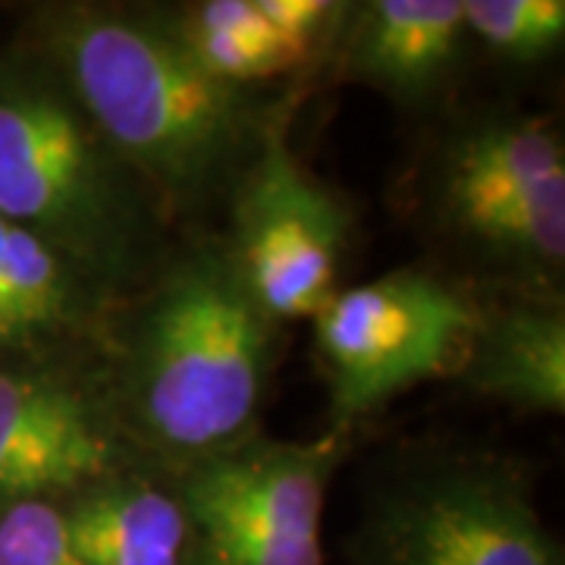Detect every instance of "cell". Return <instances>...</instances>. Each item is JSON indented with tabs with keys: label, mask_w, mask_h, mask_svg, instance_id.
<instances>
[{
	"label": "cell",
	"mask_w": 565,
	"mask_h": 565,
	"mask_svg": "<svg viewBox=\"0 0 565 565\" xmlns=\"http://www.w3.org/2000/svg\"><path fill=\"white\" fill-rule=\"evenodd\" d=\"M51 47L98 136L170 204L204 199L239 161L252 129L243 85L204 73L173 32L70 10Z\"/></svg>",
	"instance_id": "cell-1"
},
{
	"label": "cell",
	"mask_w": 565,
	"mask_h": 565,
	"mask_svg": "<svg viewBox=\"0 0 565 565\" xmlns=\"http://www.w3.org/2000/svg\"><path fill=\"white\" fill-rule=\"evenodd\" d=\"M267 315L230 258L199 255L161 282L136 333L129 390L145 430L177 452L236 446L264 393Z\"/></svg>",
	"instance_id": "cell-2"
},
{
	"label": "cell",
	"mask_w": 565,
	"mask_h": 565,
	"mask_svg": "<svg viewBox=\"0 0 565 565\" xmlns=\"http://www.w3.org/2000/svg\"><path fill=\"white\" fill-rule=\"evenodd\" d=\"M132 173L82 107L54 85H0V217L79 277H122L145 248Z\"/></svg>",
	"instance_id": "cell-3"
},
{
	"label": "cell",
	"mask_w": 565,
	"mask_h": 565,
	"mask_svg": "<svg viewBox=\"0 0 565 565\" xmlns=\"http://www.w3.org/2000/svg\"><path fill=\"white\" fill-rule=\"evenodd\" d=\"M355 565H563L519 471L478 452H437L367 493Z\"/></svg>",
	"instance_id": "cell-4"
},
{
	"label": "cell",
	"mask_w": 565,
	"mask_h": 565,
	"mask_svg": "<svg viewBox=\"0 0 565 565\" xmlns=\"http://www.w3.org/2000/svg\"><path fill=\"white\" fill-rule=\"evenodd\" d=\"M333 462L330 440L236 444L204 456L180 493L189 565H323V490Z\"/></svg>",
	"instance_id": "cell-5"
},
{
	"label": "cell",
	"mask_w": 565,
	"mask_h": 565,
	"mask_svg": "<svg viewBox=\"0 0 565 565\" xmlns=\"http://www.w3.org/2000/svg\"><path fill=\"white\" fill-rule=\"evenodd\" d=\"M475 327L471 305L422 270H396L337 292L315 318L337 418H362L440 374L468 352Z\"/></svg>",
	"instance_id": "cell-6"
},
{
	"label": "cell",
	"mask_w": 565,
	"mask_h": 565,
	"mask_svg": "<svg viewBox=\"0 0 565 565\" xmlns=\"http://www.w3.org/2000/svg\"><path fill=\"white\" fill-rule=\"evenodd\" d=\"M345 211L305 170L280 129H270L236 192L233 255L267 321L318 318L337 296Z\"/></svg>",
	"instance_id": "cell-7"
},
{
	"label": "cell",
	"mask_w": 565,
	"mask_h": 565,
	"mask_svg": "<svg viewBox=\"0 0 565 565\" xmlns=\"http://www.w3.org/2000/svg\"><path fill=\"white\" fill-rule=\"evenodd\" d=\"M114 459V434L79 386L0 371V509L107 481Z\"/></svg>",
	"instance_id": "cell-8"
},
{
	"label": "cell",
	"mask_w": 565,
	"mask_h": 565,
	"mask_svg": "<svg viewBox=\"0 0 565 565\" xmlns=\"http://www.w3.org/2000/svg\"><path fill=\"white\" fill-rule=\"evenodd\" d=\"M565 180L563 141L544 120H490L449 148L440 177L446 214L465 233L546 182Z\"/></svg>",
	"instance_id": "cell-9"
},
{
	"label": "cell",
	"mask_w": 565,
	"mask_h": 565,
	"mask_svg": "<svg viewBox=\"0 0 565 565\" xmlns=\"http://www.w3.org/2000/svg\"><path fill=\"white\" fill-rule=\"evenodd\" d=\"M462 0H377L359 17L349 70L396 98L434 92L462 47Z\"/></svg>",
	"instance_id": "cell-10"
},
{
	"label": "cell",
	"mask_w": 565,
	"mask_h": 565,
	"mask_svg": "<svg viewBox=\"0 0 565 565\" xmlns=\"http://www.w3.org/2000/svg\"><path fill=\"white\" fill-rule=\"evenodd\" d=\"M85 565H189L192 537L180 497L141 481H98L63 509Z\"/></svg>",
	"instance_id": "cell-11"
},
{
	"label": "cell",
	"mask_w": 565,
	"mask_h": 565,
	"mask_svg": "<svg viewBox=\"0 0 565 565\" xmlns=\"http://www.w3.org/2000/svg\"><path fill=\"white\" fill-rule=\"evenodd\" d=\"M468 386L522 412L563 415L565 315L553 305H519L478 323L468 343Z\"/></svg>",
	"instance_id": "cell-12"
},
{
	"label": "cell",
	"mask_w": 565,
	"mask_h": 565,
	"mask_svg": "<svg viewBox=\"0 0 565 565\" xmlns=\"http://www.w3.org/2000/svg\"><path fill=\"white\" fill-rule=\"evenodd\" d=\"M82 277L32 233L0 217V352L79 321Z\"/></svg>",
	"instance_id": "cell-13"
},
{
	"label": "cell",
	"mask_w": 565,
	"mask_h": 565,
	"mask_svg": "<svg viewBox=\"0 0 565 565\" xmlns=\"http://www.w3.org/2000/svg\"><path fill=\"white\" fill-rule=\"evenodd\" d=\"M173 39L214 79L245 85L302 66L308 47L286 39L258 0H211L182 17Z\"/></svg>",
	"instance_id": "cell-14"
},
{
	"label": "cell",
	"mask_w": 565,
	"mask_h": 565,
	"mask_svg": "<svg viewBox=\"0 0 565 565\" xmlns=\"http://www.w3.org/2000/svg\"><path fill=\"white\" fill-rule=\"evenodd\" d=\"M465 32L515 61H537L563 44V0H462Z\"/></svg>",
	"instance_id": "cell-15"
},
{
	"label": "cell",
	"mask_w": 565,
	"mask_h": 565,
	"mask_svg": "<svg viewBox=\"0 0 565 565\" xmlns=\"http://www.w3.org/2000/svg\"><path fill=\"white\" fill-rule=\"evenodd\" d=\"M0 565H85L61 505L25 500L0 509Z\"/></svg>",
	"instance_id": "cell-16"
}]
</instances>
